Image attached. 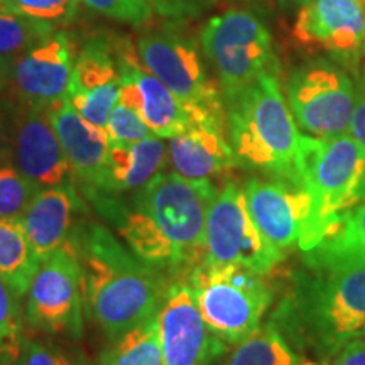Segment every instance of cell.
Returning <instances> with one entry per match:
<instances>
[{
  "label": "cell",
  "mask_w": 365,
  "mask_h": 365,
  "mask_svg": "<svg viewBox=\"0 0 365 365\" xmlns=\"http://www.w3.org/2000/svg\"><path fill=\"white\" fill-rule=\"evenodd\" d=\"M355 97L352 78L330 59H314L296 68L286 85L296 124L313 137L349 134Z\"/></svg>",
  "instance_id": "10"
},
{
  "label": "cell",
  "mask_w": 365,
  "mask_h": 365,
  "mask_svg": "<svg viewBox=\"0 0 365 365\" xmlns=\"http://www.w3.org/2000/svg\"><path fill=\"white\" fill-rule=\"evenodd\" d=\"M210 180L159 173L130 198L102 195L90 200L115 227L124 244L158 271L186 272L205 259V230L217 195Z\"/></svg>",
  "instance_id": "1"
},
{
  "label": "cell",
  "mask_w": 365,
  "mask_h": 365,
  "mask_svg": "<svg viewBox=\"0 0 365 365\" xmlns=\"http://www.w3.org/2000/svg\"><path fill=\"white\" fill-rule=\"evenodd\" d=\"M83 281L73 245L39 262L27 291L26 319L34 330L48 335L80 339L83 333Z\"/></svg>",
  "instance_id": "11"
},
{
  "label": "cell",
  "mask_w": 365,
  "mask_h": 365,
  "mask_svg": "<svg viewBox=\"0 0 365 365\" xmlns=\"http://www.w3.org/2000/svg\"><path fill=\"white\" fill-rule=\"evenodd\" d=\"M164 163L166 145L158 135L129 145H110L102 188L88 200L140 190L163 171Z\"/></svg>",
  "instance_id": "23"
},
{
  "label": "cell",
  "mask_w": 365,
  "mask_h": 365,
  "mask_svg": "<svg viewBox=\"0 0 365 365\" xmlns=\"http://www.w3.org/2000/svg\"><path fill=\"white\" fill-rule=\"evenodd\" d=\"M205 58L217 73L223 102H228L266 73L277 75L272 36L261 17L230 9L202 29Z\"/></svg>",
  "instance_id": "7"
},
{
  "label": "cell",
  "mask_w": 365,
  "mask_h": 365,
  "mask_svg": "<svg viewBox=\"0 0 365 365\" xmlns=\"http://www.w3.org/2000/svg\"><path fill=\"white\" fill-rule=\"evenodd\" d=\"M145 70L170 88L193 118H225L220 86L210 80L196 41L176 26L144 34L137 44Z\"/></svg>",
  "instance_id": "8"
},
{
  "label": "cell",
  "mask_w": 365,
  "mask_h": 365,
  "mask_svg": "<svg viewBox=\"0 0 365 365\" xmlns=\"http://www.w3.org/2000/svg\"><path fill=\"white\" fill-rule=\"evenodd\" d=\"M282 259L284 252L274 247L254 223L244 190L227 181L210 205L203 262L242 266L266 276Z\"/></svg>",
  "instance_id": "9"
},
{
  "label": "cell",
  "mask_w": 365,
  "mask_h": 365,
  "mask_svg": "<svg viewBox=\"0 0 365 365\" xmlns=\"http://www.w3.org/2000/svg\"><path fill=\"white\" fill-rule=\"evenodd\" d=\"M49 107L24 103L14 108L12 164L39 188L75 182Z\"/></svg>",
  "instance_id": "13"
},
{
  "label": "cell",
  "mask_w": 365,
  "mask_h": 365,
  "mask_svg": "<svg viewBox=\"0 0 365 365\" xmlns=\"http://www.w3.org/2000/svg\"><path fill=\"white\" fill-rule=\"evenodd\" d=\"M75 58L66 33H53L22 53L11 70V81L24 103L53 105L66 97Z\"/></svg>",
  "instance_id": "17"
},
{
  "label": "cell",
  "mask_w": 365,
  "mask_h": 365,
  "mask_svg": "<svg viewBox=\"0 0 365 365\" xmlns=\"http://www.w3.org/2000/svg\"><path fill=\"white\" fill-rule=\"evenodd\" d=\"M38 267L39 261L27 240L24 223L19 218L0 217V277L17 298L27 294Z\"/></svg>",
  "instance_id": "24"
},
{
  "label": "cell",
  "mask_w": 365,
  "mask_h": 365,
  "mask_svg": "<svg viewBox=\"0 0 365 365\" xmlns=\"http://www.w3.org/2000/svg\"><path fill=\"white\" fill-rule=\"evenodd\" d=\"M70 244L80 259L86 312L108 339L159 313L170 286L107 227L81 220Z\"/></svg>",
  "instance_id": "2"
},
{
  "label": "cell",
  "mask_w": 365,
  "mask_h": 365,
  "mask_svg": "<svg viewBox=\"0 0 365 365\" xmlns=\"http://www.w3.org/2000/svg\"><path fill=\"white\" fill-rule=\"evenodd\" d=\"M225 118H193L191 125L170 139L173 170L188 180H210L239 166L230 140L227 139Z\"/></svg>",
  "instance_id": "19"
},
{
  "label": "cell",
  "mask_w": 365,
  "mask_h": 365,
  "mask_svg": "<svg viewBox=\"0 0 365 365\" xmlns=\"http://www.w3.org/2000/svg\"><path fill=\"white\" fill-rule=\"evenodd\" d=\"M6 68H7V61L0 59V85H2V81H4V73H6Z\"/></svg>",
  "instance_id": "39"
},
{
  "label": "cell",
  "mask_w": 365,
  "mask_h": 365,
  "mask_svg": "<svg viewBox=\"0 0 365 365\" xmlns=\"http://www.w3.org/2000/svg\"><path fill=\"white\" fill-rule=\"evenodd\" d=\"M330 365H365V336L349 341L333 357Z\"/></svg>",
  "instance_id": "37"
},
{
  "label": "cell",
  "mask_w": 365,
  "mask_h": 365,
  "mask_svg": "<svg viewBox=\"0 0 365 365\" xmlns=\"http://www.w3.org/2000/svg\"><path fill=\"white\" fill-rule=\"evenodd\" d=\"M90 9L110 19L143 26L153 17V9L145 0H83Z\"/></svg>",
  "instance_id": "33"
},
{
  "label": "cell",
  "mask_w": 365,
  "mask_h": 365,
  "mask_svg": "<svg viewBox=\"0 0 365 365\" xmlns=\"http://www.w3.org/2000/svg\"><path fill=\"white\" fill-rule=\"evenodd\" d=\"M105 132H107L110 145L135 144L154 135L153 130L144 122V118L134 108L125 107L118 102L108 115Z\"/></svg>",
  "instance_id": "31"
},
{
  "label": "cell",
  "mask_w": 365,
  "mask_h": 365,
  "mask_svg": "<svg viewBox=\"0 0 365 365\" xmlns=\"http://www.w3.org/2000/svg\"><path fill=\"white\" fill-rule=\"evenodd\" d=\"M220 365H319L301 359L279 328L269 322L235 345Z\"/></svg>",
  "instance_id": "25"
},
{
  "label": "cell",
  "mask_w": 365,
  "mask_h": 365,
  "mask_svg": "<svg viewBox=\"0 0 365 365\" xmlns=\"http://www.w3.org/2000/svg\"><path fill=\"white\" fill-rule=\"evenodd\" d=\"M271 322L327 365L349 341L365 336V269L299 274Z\"/></svg>",
  "instance_id": "3"
},
{
  "label": "cell",
  "mask_w": 365,
  "mask_h": 365,
  "mask_svg": "<svg viewBox=\"0 0 365 365\" xmlns=\"http://www.w3.org/2000/svg\"><path fill=\"white\" fill-rule=\"evenodd\" d=\"M51 120L59 143L70 163L76 188L86 198L98 193L107 170L110 143L103 127H98L81 117L71 107L66 97L49 107Z\"/></svg>",
  "instance_id": "18"
},
{
  "label": "cell",
  "mask_w": 365,
  "mask_h": 365,
  "mask_svg": "<svg viewBox=\"0 0 365 365\" xmlns=\"http://www.w3.org/2000/svg\"><path fill=\"white\" fill-rule=\"evenodd\" d=\"M364 54H365V46H364Z\"/></svg>",
  "instance_id": "40"
},
{
  "label": "cell",
  "mask_w": 365,
  "mask_h": 365,
  "mask_svg": "<svg viewBox=\"0 0 365 365\" xmlns=\"http://www.w3.org/2000/svg\"><path fill=\"white\" fill-rule=\"evenodd\" d=\"M100 365H164L158 314L112 340Z\"/></svg>",
  "instance_id": "26"
},
{
  "label": "cell",
  "mask_w": 365,
  "mask_h": 365,
  "mask_svg": "<svg viewBox=\"0 0 365 365\" xmlns=\"http://www.w3.org/2000/svg\"><path fill=\"white\" fill-rule=\"evenodd\" d=\"M78 0H0V12L48 24H65L76 14Z\"/></svg>",
  "instance_id": "30"
},
{
  "label": "cell",
  "mask_w": 365,
  "mask_h": 365,
  "mask_svg": "<svg viewBox=\"0 0 365 365\" xmlns=\"http://www.w3.org/2000/svg\"><path fill=\"white\" fill-rule=\"evenodd\" d=\"M309 271L350 272L365 269V202L344 213L322 240L304 252Z\"/></svg>",
  "instance_id": "22"
},
{
  "label": "cell",
  "mask_w": 365,
  "mask_h": 365,
  "mask_svg": "<svg viewBox=\"0 0 365 365\" xmlns=\"http://www.w3.org/2000/svg\"><path fill=\"white\" fill-rule=\"evenodd\" d=\"M205 322L227 345H237L261 328L271 307V287L257 274L242 266L200 262L186 274Z\"/></svg>",
  "instance_id": "6"
},
{
  "label": "cell",
  "mask_w": 365,
  "mask_h": 365,
  "mask_svg": "<svg viewBox=\"0 0 365 365\" xmlns=\"http://www.w3.org/2000/svg\"><path fill=\"white\" fill-rule=\"evenodd\" d=\"M296 178L312 196V213L299 249H313L336 220L365 202V148L352 135L313 137L301 134Z\"/></svg>",
  "instance_id": "5"
},
{
  "label": "cell",
  "mask_w": 365,
  "mask_h": 365,
  "mask_svg": "<svg viewBox=\"0 0 365 365\" xmlns=\"http://www.w3.org/2000/svg\"><path fill=\"white\" fill-rule=\"evenodd\" d=\"M19 298L0 277V365H17L24 354Z\"/></svg>",
  "instance_id": "28"
},
{
  "label": "cell",
  "mask_w": 365,
  "mask_h": 365,
  "mask_svg": "<svg viewBox=\"0 0 365 365\" xmlns=\"http://www.w3.org/2000/svg\"><path fill=\"white\" fill-rule=\"evenodd\" d=\"M225 105L237 164L298 182L296 158L301 134L277 75L266 73Z\"/></svg>",
  "instance_id": "4"
},
{
  "label": "cell",
  "mask_w": 365,
  "mask_h": 365,
  "mask_svg": "<svg viewBox=\"0 0 365 365\" xmlns=\"http://www.w3.org/2000/svg\"><path fill=\"white\" fill-rule=\"evenodd\" d=\"M244 193L250 217L274 247L286 252L298 244L312 213V196L299 182L252 178Z\"/></svg>",
  "instance_id": "15"
},
{
  "label": "cell",
  "mask_w": 365,
  "mask_h": 365,
  "mask_svg": "<svg viewBox=\"0 0 365 365\" xmlns=\"http://www.w3.org/2000/svg\"><path fill=\"white\" fill-rule=\"evenodd\" d=\"M83 207L75 182L38 191L22 217V223L39 262L70 242L81 220Z\"/></svg>",
  "instance_id": "20"
},
{
  "label": "cell",
  "mask_w": 365,
  "mask_h": 365,
  "mask_svg": "<svg viewBox=\"0 0 365 365\" xmlns=\"http://www.w3.org/2000/svg\"><path fill=\"white\" fill-rule=\"evenodd\" d=\"M54 33V26L14 14L0 12V59L7 61Z\"/></svg>",
  "instance_id": "27"
},
{
  "label": "cell",
  "mask_w": 365,
  "mask_h": 365,
  "mask_svg": "<svg viewBox=\"0 0 365 365\" xmlns=\"http://www.w3.org/2000/svg\"><path fill=\"white\" fill-rule=\"evenodd\" d=\"M12 129L14 108L0 103V166L12 163Z\"/></svg>",
  "instance_id": "36"
},
{
  "label": "cell",
  "mask_w": 365,
  "mask_h": 365,
  "mask_svg": "<svg viewBox=\"0 0 365 365\" xmlns=\"http://www.w3.org/2000/svg\"><path fill=\"white\" fill-rule=\"evenodd\" d=\"M355 91H357V97H355V110L349 132L359 144L365 148V63L359 83L355 85Z\"/></svg>",
  "instance_id": "35"
},
{
  "label": "cell",
  "mask_w": 365,
  "mask_h": 365,
  "mask_svg": "<svg viewBox=\"0 0 365 365\" xmlns=\"http://www.w3.org/2000/svg\"><path fill=\"white\" fill-rule=\"evenodd\" d=\"M120 93L118 54L107 39H91L75 58L66 100L91 124L103 127Z\"/></svg>",
  "instance_id": "16"
},
{
  "label": "cell",
  "mask_w": 365,
  "mask_h": 365,
  "mask_svg": "<svg viewBox=\"0 0 365 365\" xmlns=\"http://www.w3.org/2000/svg\"><path fill=\"white\" fill-rule=\"evenodd\" d=\"M282 2H286V4H289V6H296V7H303L304 4H308L309 0H282Z\"/></svg>",
  "instance_id": "38"
},
{
  "label": "cell",
  "mask_w": 365,
  "mask_h": 365,
  "mask_svg": "<svg viewBox=\"0 0 365 365\" xmlns=\"http://www.w3.org/2000/svg\"><path fill=\"white\" fill-rule=\"evenodd\" d=\"M17 365H91L80 350L56 344L27 341Z\"/></svg>",
  "instance_id": "32"
},
{
  "label": "cell",
  "mask_w": 365,
  "mask_h": 365,
  "mask_svg": "<svg viewBox=\"0 0 365 365\" xmlns=\"http://www.w3.org/2000/svg\"><path fill=\"white\" fill-rule=\"evenodd\" d=\"M362 2H364V6H365V0H362Z\"/></svg>",
  "instance_id": "41"
},
{
  "label": "cell",
  "mask_w": 365,
  "mask_h": 365,
  "mask_svg": "<svg viewBox=\"0 0 365 365\" xmlns=\"http://www.w3.org/2000/svg\"><path fill=\"white\" fill-rule=\"evenodd\" d=\"M118 70L130 76L137 86L135 112L161 139H171L180 135L191 125V117L181 100L156 78L149 70H144L132 49L124 48L118 51Z\"/></svg>",
  "instance_id": "21"
},
{
  "label": "cell",
  "mask_w": 365,
  "mask_h": 365,
  "mask_svg": "<svg viewBox=\"0 0 365 365\" xmlns=\"http://www.w3.org/2000/svg\"><path fill=\"white\" fill-rule=\"evenodd\" d=\"M164 365H215L227 344L210 330L186 281L170 284L158 313Z\"/></svg>",
  "instance_id": "12"
},
{
  "label": "cell",
  "mask_w": 365,
  "mask_h": 365,
  "mask_svg": "<svg viewBox=\"0 0 365 365\" xmlns=\"http://www.w3.org/2000/svg\"><path fill=\"white\" fill-rule=\"evenodd\" d=\"M158 16L173 22L188 21L200 16L215 4V0H145Z\"/></svg>",
  "instance_id": "34"
},
{
  "label": "cell",
  "mask_w": 365,
  "mask_h": 365,
  "mask_svg": "<svg viewBox=\"0 0 365 365\" xmlns=\"http://www.w3.org/2000/svg\"><path fill=\"white\" fill-rule=\"evenodd\" d=\"M41 188L14 166L12 163L0 166V217L19 218L29 208Z\"/></svg>",
  "instance_id": "29"
},
{
  "label": "cell",
  "mask_w": 365,
  "mask_h": 365,
  "mask_svg": "<svg viewBox=\"0 0 365 365\" xmlns=\"http://www.w3.org/2000/svg\"><path fill=\"white\" fill-rule=\"evenodd\" d=\"M294 39L323 51L335 61H357L365 46V6L362 0H309L296 17Z\"/></svg>",
  "instance_id": "14"
}]
</instances>
